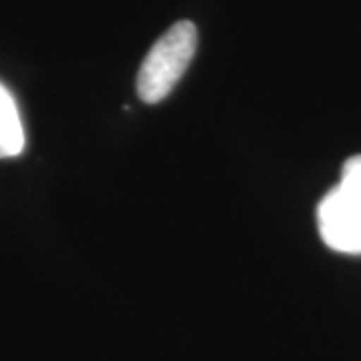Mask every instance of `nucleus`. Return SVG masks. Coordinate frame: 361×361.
I'll return each instance as SVG.
<instances>
[{
    "label": "nucleus",
    "mask_w": 361,
    "mask_h": 361,
    "mask_svg": "<svg viewBox=\"0 0 361 361\" xmlns=\"http://www.w3.org/2000/svg\"><path fill=\"white\" fill-rule=\"evenodd\" d=\"M317 225L325 245L361 255V155L343 163L341 179L317 207Z\"/></svg>",
    "instance_id": "obj_1"
},
{
    "label": "nucleus",
    "mask_w": 361,
    "mask_h": 361,
    "mask_svg": "<svg viewBox=\"0 0 361 361\" xmlns=\"http://www.w3.org/2000/svg\"><path fill=\"white\" fill-rule=\"evenodd\" d=\"M197 51V28L191 20H180L157 40L147 52L139 77L137 92L142 103H159L171 94Z\"/></svg>",
    "instance_id": "obj_2"
},
{
    "label": "nucleus",
    "mask_w": 361,
    "mask_h": 361,
    "mask_svg": "<svg viewBox=\"0 0 361 361\" xmlns=\"http://www.w3.org/2000/svg\"><path fill=\"white\" fill-rule=\"evenodd\" d=\"M25 151V127L16 101L0 82V159L18 157Z\"/></svg>",
    "instance_id": "obj_3"
}]
</instances>
